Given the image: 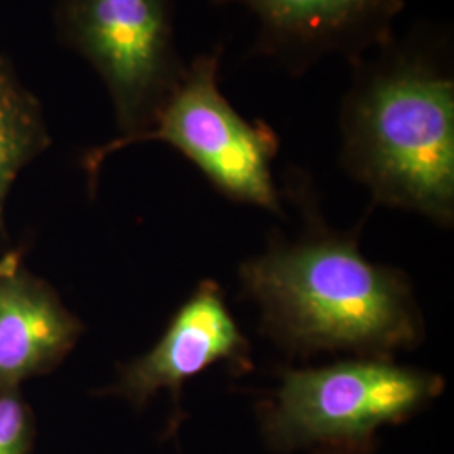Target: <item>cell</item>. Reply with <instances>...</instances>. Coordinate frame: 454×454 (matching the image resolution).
<instances>
[{
	"label": "cell",
	"instance_id": "obj_1",
	"mask_svg": "<svg viewBox=\"0 0 454 454\" xmlns=\"http://www.w3.org/2000/svg\"><path fill=\"white\" fill-rule=\"evenodd\" d=\"M446 41L416 33L352 65L341 165L377 204L454 217V74Z\"/></svg>",
	"mask_w": 454,
	"mask_h": 454
},
{
	"label": "cell",
	"instance_id": "obj_2",
	"mask_svg": "<svg viewBox=\"0 0 454 454\" xmlns=\"http://www.w3.org/2000/svg\"><path fill=\"white\" fill-rule=\"evenodd\" d=\"M268 333L298 354L350 350L384 358L421 340L404 276L365 260L340 236L271 247L241 270Z\"/></svg>",
	"mask_w": 454,
	"mask_h": 454
},
{
	"label": "cell",
	"instance_id": "obj_3",
	"mask_svg": "<svg viewBox=\"0 0 454 454\" xmlns=\"http://www.w3.org/2000/svg\"><path fill=\"white\" fill-rule=\"evenodd\" d=\"M223 52V46H215L185 66L145 130L93 150L86 159L90 176L95 177L99 165L116 150L163 142L194 163L221 194L266 211H281L271 170L278 137L268 123L246 120L227 101L219 86Z\"/></svg>",
	"mask_w": 454,
	"mask_h": 454
},
{
	"label": "cell",
	"instance_id": "obj_4",
	"mask_svg": "<svg viewBox=\"0 0 454 454\" xmlns=\"http://www.w3.org/2000/svg\"><path fill=\"white\" fill-rule=\"evenodd\" d=\"M434 373L371 357L288 371L264 418L271 446L354 450L387 424L404 421L442 390Z\"/></svg>",
	"mask_w": 454,
	"mask_h": 454
},
{
	"label": "cell",
	"instance_id": "obj_5",
	"mask_svg": "<svg viewBox=\"0 0 454 454\" xmlns=\"http://www.w3.org/2000/svg\"><path fill=\"white\" fill-rule=\"evenodd\" d=\"M63 22L69 43L106 84L125 135L145 130L185 71L174 2L65 0Z\"/></svg>",
	"mask_w": 454,
	"mask_h": 454
},
{
	"label": "cell",
	"instance_id": "obj_6",
	"mask_svg": "<svg viewBox=\"0 0 454 454\" xmlns=\"http://www.w3.org/2000/svg\"><path fill=\"white\" fill-rule=\"evenodd\" d=\"M249 12L258 27L253 52L301 76L326 56L356 65L395 39L406 0H212Z\"/></svg>",
	"mask_w": 454,
	"mask_h": 454
},
{
	"label": "cell",
	"instance_id": "obj_7",
	"mask_svg": "<svg viewBox=\"0 0 454 454\" xmlns=\"http://www.w3.org/2000/svg\"><path fill=\"white\" fill-rule=\"evenodd\" d=\"M219 362L241 372L251 369L249 343L214 281H202L177 309L162 339L121 372L116 392L144 406L159 390L177 401L182 386Z\"/></svg>",
	"mask_w": 454,
	"mask_h": 454
},
{
	"label": "cell",
	"instance_id": "obj_8",
	"mask_svg": "<svg viewBox=\"0 0 454 454\" xmlns=\"http://www.w3.org/2000/svg\"><path fill=\"white\" fill-rule=\"evenodd\" d=\"M80 320L11 253L0 260V390L56 365L80 339Z\"/></svg>",
	"mask_w": 454,
	"mask_h": 454
},
{
	"label": "cell",
	"instance_id": "obj_9",
	"mask_svg": "<svg viewBox=\"0 0 454 454\" xmlns=\"http://www.w3.org/2000/svg\"><path fill=\"white\" fill-rule=\"evenodd\" d=\"M46 144L48 133L37 101L0 59V227L11 185Z\"/></svg>",
	"mask_w": 454,
	"mask_h": 454
},
{
	"label": "cell",
	"instance_id": "obj_10",
	"mask_svg": "<svg viewBox=\"0 0 454 454\" xmlns=\"http://www.w3.org/2000/svg\"><path fill=\"white\" fill-rule=\"evenodd\" d=\"M31 439L29 409L17 389L0 390V454H27Z\"/></svg>",
	"mask_w": 454,
	"mask_h": 454
},
{
	"label": "cell",
	"instance_id": "obj_11",
	"mask_svg": "<svg viewBox=\"0 0 454 454\" xmlns=\"http://www.w3.org/2000/svg\"><path fill=\"white\" fill-rule=\"evenodd\" d=\"M328 454H348V453H347V450H340V451H339V453H328Z\"/></svg>",
	"mask_w": 454,
	"mask_h": 454
}]
</instances>
